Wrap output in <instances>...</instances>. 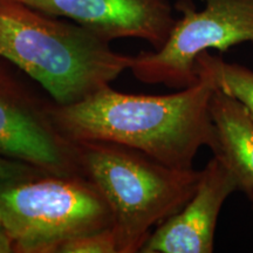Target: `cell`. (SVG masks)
<instances>
[{
    "label": "cell",
    "instance_id": "cell-13",
    "mask_svg": "<svg viewBox=\"0 0 253 253\" xmlns=\"http://www.w3.org/2000/svg\"><path fill=\"white\" fill-rule=\"evenodd\" d=\"M12 252H13V249H12L11 240L8 239V237L5 233V231L2 230V227H0V253Z\"/></svg>",
    "mask_w": 253,
    "mask_h": 253
},
{
    "label": "cell",
    "instance_id": "cell-3",
    "mask_svg": "<svg viewBox=\"0 0 253 253\" xmlns=\"http://www.w3.org/2000/svg\"><path fill=\"white\" fill-rule=\"evenodd\" d=\"M82 173L106 198L113 213L118 253L141 252L156 227L182 210L201 171L177 169L141 151L104 141L77 142Z\"/></svg>",
    "mask_w": 253,
    "mask_h": 253
},
{
    "label": "cell",
    "instance_id": "cell-7",
    "mask_svg": "<svg viewBox=\"0 0 253 253\" xmlns=\"http://www.w3.org/2000/svg\"><path fill=\"white\" fill-rule=\"evenodd\" d=\"M53 17L69 19L112 42L145 40L154 49L169 38L176 19L169 0H15Z\"/></svg>",
    "mask_w": 253,
    "mask_h": 253
},
{
    "label": "cell",
    "instance_id": "cell-11",
    "mask_svg": "<svg viewBox=\"0 0 253 253\" xmlns=\"http://www.w3.org/2000/svg\"><path fill=\"white\" fill-rule=\"evenodd\" d=\"M58 253H118L113 229L96 231L67 240L60 246Z\"/></svg>",
    "mask_w": 253,
    "mask_h": 253
},
{
    "label": "cell",
    "instance_id": "cell-4",
    "mask_svg": "<svg viewBox=\"0 0 253 253\" xmlns=\"http://www.w3.org/2000/svg\"><path fill=\"white\" fill-rule=\"evenodd\" d=\"M0 214L14 253H58L74 237L113 226L106 198L84 175L0 181Z\"/></svg>",
    "mask_w": 253,
    "mask_h": 253
},
{
    "label": "cell",
    "instance_id": "cell-5",
    "mask_svg": "<svg viewBox=\"0 0 253 253\" xmlns=\"http://www.w3.org/2000/svg\"><path fill=\"white\" fill-rule=\"evenodd\" d=\"M191 0L175 5L182 13L166 43L132 56L130 71L140 82L184 89L198 81L195 60L209 49L226 52L231 46L253 42V0Z\"/></svg>",
    "mask_w": 253,
    "mask_h": 253
},
{
    "label": "cell",
    "instance_id": "cell-12",
    "mask_svg": "<svg viewBox=\"0 0 253 253\" xmlns=\"http://www.w3.org/2000/svg\"><path fill=\"white\" fill-rule=\"evenodd\" d=\"M36 173L41 172L27 164L0 156V181L21 178V177L36 175Z\"/></svg>",
    "mask_w": 253,
    "mask_h": 253
},
{
    "label": "cell",
    "instance_id": "cell-2",
    "mask_svg": "<svg viewBox=\"0 0 253 253\" xmlns=\"http://www.w3.org/2000/svg\"><path fill=\"white\" fill-rule=\"evenodd\" d=\"M0 58L39 82L60 106L109 86L132 62L86 27L15 0H0Z\"/></svg>",
    "mask_w": 253,
    "mask_h": 253
},
{
    "label": "cell",
    "instance_id": "cell-14",
    "mask_svg": "<svg viewBox=\"0 0 253 253\" xmlns=\"http://www.w3.org/2000/svg\"><path fill=\"white\" fill-rule=\"evenodd\" d=\"M245 195H246V196H248V198H249L250 203H251L252 210H253V190H251V191H249V192H246V194H245Z\"/></svg>",
    "mask_w": 253,
    "mask_h": 253
},
{
    "label": "cell",
    "instance_id": "cell-15",
    "mask_svg": "<svg viewBox=\"0 0 253 253\" xmlns=\"http://www.w3.org/2000/svg\"><path fill=\"white\" fill-rule=\"evenodd\" d=\"M0 227H1V214H0Z\"/></svg>",
    "mask_w": 253,
    "mask_h": 253
},
{
    "label": "cell",
    "instance_id": "cell-8",
    "mask_svg": "<svg viewBox=\"0 0 253 253\" xmlns=\"http://www.w3.org/2000/svg\"><path fill=\"white\" fill-rule=\"evenodd\" d=\"M238 190L236 177L220 155L201 170L197 189L182 210L156 226L142 253H211L221 207Z\"/></svg>",
    "mask_w": 253,
    "mask_h": 253
},
{
    "label": "cell",
    "instance_id": "cell-10",
    "mask_svg": "<svg viewBox=\"0 0 253 253\" xmlns=\"http://www.w3.org/2000/svg\"><path fill=\"white\" fill-rule=\"evenodd\" d=\"M195 72L198 78L207 79L216 89L243 104L253 121L252 69L239 63L227 62L220 55H213L205 50L195 60Z\"/></svg>",
    "mask_w": 253,
    "mask_h": 253
},
{
    "label": "cell",
    "instance_id": "cell-9",
    "mask_svg": "<svg viewBox=\"0 0 253 253\" xmlns=\"http://www.w3.org/2000/svg\"><path fill=\"white\" fill-rule=\"evenodd\" d=\"M210 112L216 126L219 151L236 177L238 190H253V121L243 104L214 89Z\"/></svg>",
    "mask_w": 253,
    "mask_h": 253
},
{
    "label": "cell",
    "instance_id": "cell-1",
    "mask_svg": "<svg viewBox=\"0 0 253 253\" xmlns=\"http://www.w3.org/2000/svg\"><path fill=\"white\" fill-rule=\"evenodd\" d=\"M214 89L204 78L168 95L126 94L109 84L78 103L53 102L52 116L74 142H112L166 166L191 169L201 148H210L213 155L219 151L210 112Z\"/></svg>",
    "mask_w": 253,
    "mask_h": 253
},
{
    "label": "cell",
    "instance_id": "cell-6",
    "mask_svg": "<svg viewBox=\"0 0 253 253\" xmlns=\"http://www.w3.org/2000/svg\"><path fill=\"white\" fill-rule=\"evenodd\" d=\"M52 104L28 89L0 58V156L46 175H84L78 143L56 126Z\"/></svg>",
    "mask_w": 253,
    "mask_h": 253
}]
</instances>
